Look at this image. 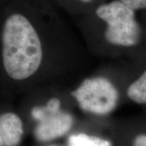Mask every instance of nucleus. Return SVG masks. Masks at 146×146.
<instances>
[{
	"label": "nucleus",
	"mask_w": 146,
	"mask_h": 146,
	"mask_svg": "<svg viewBox=\"0 0 146 146\" xmlns=\"http://www.w3.org/2000/svg\"><path fill=\"white\" fill-rule=\"evenodd\" d=\"M133 62L136 72L127 76L123 74V99L135 104L146 106V59Z\"/></svg>",
	"instance_id": "0eeeda50"
},
{
	"label": "nucleus",
	"mask_w": 146,
	"mask_h": 146,
	"mask_svg": "<svg viewBox=\"0 0 146 146\" xmlns=\"http://www.w3.org/2000/svg\"><path fill=\"white\" fill-rule=\"evenodd\" d=\"M28 135L15 101L0 94V146H21Z\"/></svg>",
	"instance_id": "423d86ee"
},
{
	"label": "nucleus",
	"mask_w": 146,
	"mask_h": 146,
	"mask_svg": "<svg viewBox=\"0 0 146 146\" xmlns=\"http://www.w3.org/2000/svg\"><path fill=\"white\" fill-rule=\"evenodd\" d=\"M109 119L83 117L78 126L64 139L66 146H117L114 136L106 133Z\"/></svg>",
	"instance_id": "39448f33"
},
{
	"label": "nucleus",
	"mask_w": 146,
	"mask_h": 146,
	"mask_svg": "<svg viewBox=\"0 0 146 146\" xmlns=\"http://www.w3.org/2000/svg\"><path fill=\"white\" fill-rule=\"evenodd\" d=\"M129 146H146V130L138 131L131 136Z\"/></svg>",
	"instance_id": "1a4fd4ad"
},
{
	"label": "nucleus",
	"mask_w": 146,
	"mask_h": 146,
	"mask_svg": "<svg viewBox=\"0 0 146 146\" xmlns=\"http://www.w3.org/2000/svg\"><path fill=\"white\" fill-rule=\"evenodd\" d=\"M25 120L28 135L36 145L58 142L78 126L76 107L68 86L54 85L22 96L16 105Z\"/></svg>",
	"instance_id": "7ed1b4c3"
},
{
	"label": "nucleus",
	"mask_w": 146,
	"mask_h": 146,
	"mask_svg": "<svg viewBox=\"0 0 146 146\" xmlns=\"http://www.w3.org/2000/svg\"><path fill=\"white\" fill-rule=\"evenodd\" d=\"M123 84V74L112 67H103L68 86V91L84 117L105 119L124 101Z\"/></svg>",
	"instance_id": "20e7f679"
},
{
	"label": "nucleus",
	"mask_w": 146,
	"mask_h": 146,
	"mask_svg": "<svg viewBox=\"0 0 146 146\" xmlns=\"http://www.w3.org/2000/svg\"><path fill=\"white\" fill-rule=\"evenodd\" d=\"M4 1H5V0H0V8H1V7L3 5V3H4Z\"/></svg>",
	"instance_id": "ddd939ff"
},
{
	"label": "nucleus",
	"mask_w": 146,
	"mask_h": 146,
	"mask_svg": "<svg viewBox=\"0 0 146 146\" xmlns=\"http://www.w3.org/2000/svg\"><path fill=\"white\" fill-rule=\"evenodd\" d=\"M135 11L146 12V0H119Z\"/></svg>",
	"instance_id": "9d476101"
},
{
	"label": "nucleus",
	"mask_w": 146,
	"mask_h": 146,
	"mask_svg": "<svg viewBox=\"0 0 146 146\" xmlns=\"http://www.w3.org/2000/svg\"><path fill=\"white\" fill-rule=\"evenodd\" d=\"M143 27V30H144V48L146 52V23L145 24H141Z\"/></svg>",
	"instance_id": "f8f14e48"
},
{
	"label": "nucleus",
	"mask_w": 146,
	"mask_h": 146,
	"mask_svg": "<svg viewBox=\"0 0 146 146\" xmlns=\"http://www.w3.org/2000/svg\"><path fill=\"white\" fill-rule=\"evenodd\" d=\"M49 0H5L0 8V94L16 100L68 86L87 73L89 54Z\"/></svg>",
	"instance_id": "f257e3e1"
},
{
	"label": "nucleus",
	"mask_w": 146,
	"mask_h": 146,
	"mask_svg": "<svg viewBox=\"0 0 146 146\" xmlns=\"http://www.w3.org/2000/svg\"><path fill=\"white\" fill-rule=\"evenodd\" d=\"M49 1H50V2H51V3H53L54 4V2H55V0H49ZM54 5H55V4H54Z\"/></svg>",
	"instance_id": "4468645a"
},
{
	"label": "nucleus",
	"mask_w": 146,
	"mask_h": 146,
	"mask_svg": "<svg viewBox=\"0 0 146 146\" xmlns=\"http://www.w3.org/2000/svg\"><path fill=\"white\" fill-rule=\"evenodd\" d=\"M35 146H66L65 144H61L59 142H54L49 144H43V145H36Z\"/></svg>",
	"instance_id": "9b49d317"
},
{
	"label": "nucleus",
	"mask_w": 146,
	"mask_h": 146,
	"mask_svg": "<svg viewBox=\"0 0 146 146\" xmlns=\"http://www.w3.org/2000/svg\"><path fill=\"white\" fill-rule=\"evenodd\" d=\"M107 0H55L54 4L72 18L82 16Z\"/></svg>",
	"instance_id": "6e6552de"
},
{
	"label": "nucleus",
	"mask_w": 146,
	"mask_h": 146,
	"mask_svg": "<svg viewBox=\"0 0 146 146\" xmlns=\"http://www.w3.org/2000/svg\"><path fill=\"white\" fill-rule=\"evenodd\" d=\"M73 19L90 56L132 61L146 58L142 25L136 11L119 0H107Z\"/></svg>",
	"instance_id": "f03ea898"
}]
</instances>
